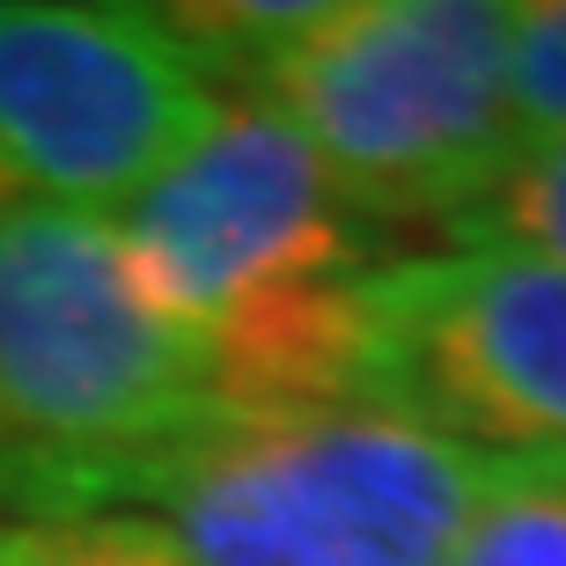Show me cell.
I'll return each mask as SVG.
<instances>
[{"instance_id": "6da1fadb", "label": "cell", "mask_w": 566, "mask_h": 566, "mask_svg": "<svg viewBox=\"0 0 566 566\" xmlns=\"http://www.w3.org/2000/svg\"><path fill=\"white\" fill-rule=\"evenodd\" d=\"M111 229L147 310L207 354L229 420L360 405V280L398 251L346 213L280 111L221 96Z\"/></svg>"}, {"instance_id": "7a4b0ae2", "label": "cell", "mask_w": 566, "mask_h": 566, "mask_svg": "<svg viewBox=\"0 0 566 566\" xmlns=\"http://www.w3.org/2000/svg\"><path fill=\"white\" fill-rule=\"evenodd\" d=\"M229 427L207 354L133 287L96 213L0 221V479L15 515L126 507L140 479Z\"/></svg>"}, {"instance_id": "3957f363", "label": "cell", "mask_w": 566, "mask_h": 566, "mask_svg": "<svg viewBox=\"0 0 566 566\" xmlns=\"http://www.w3.org/2000/svg\"><path fill=\"white\" fill-rule=\"evenodd\" d=\"M515 0H324L251 82L382 251L449 235L515 163Z\"/></svg>"}, {"instance_id": "277c9868", "label": "cell", "mask_w": 566, "mask_h": 566, "mask_svg": "<svg viewBox=\"0 0 566 566\" xmlns=\"http://www.w3.org/2000/svg\"><path fill=\"white\" fill-rule=\"evenodd\" d=\"M523 471L479 463L376 405L229 420L133 501L185 566H449Z\"/></svg>"}, {"instance_id": "5b68a950", "label": "cell", "mask_w": 566, "mask_h": 566, "mask_svg": "<svg viewBox=\"0 0 566 566\" xmlns=\"http://www.w3.org/2000/svg\"><path fill=\"white\" fill-rule=\"evenodd\" d=\"M360 405L479 463L566 479V273L493 243L382 258L360 280Z\"/></svg>"}, {"instance_id": "8992f818", "label": "cell", "mask_w": 566, "mask_h": 566, "mask_svg": "<svg viewBox=\"0 0 566 566\" xmlns=\"http://www.w3.org/2000/svg\"><path fill=\"white\" fill-rule=\"evenodd\" d=\"M213 111L221 88L177 52L155 8H0V221H118L213 126Z\"/></svg>"}, {"instance_id": "52a82bcc", "label": "cell", "mask_w": 566, "mask_h": 566, "mask_svg": "<svg viewBox=\"0 0 566 566\" xmlns=\"http://www.w3.org/2000/svg\"><path fill=\"white\" fill-rule=\"evenodd\" d=\"M0 566H185V552L140 507H74V515H8Z\"/></svg>"}, {"instance_id": "ba28073f", "label": "cell", "mask_w": 566, "mask_h": 566, "mask_svg": "<svg viewBox=\"0 0 566 566\" xmlns=\"http://www.w3.org/2000/svg\"><path fill=\"white\" fill-rule=\"evenodd\" d=\"M449 243H493V251L545 258V265L566 273V140L515 147L501 185L471 207V221Z\"/></svg>"}, {"instance_id": "9c48e42d", "label": "cell", "mask_w": 566, "mask_h": 566, "mask_svg": "<svg viewBox=\"0 0 566 566\" xmlns=\"http://www.w3.org/2000/svg\"><path fill=\"white\" fill-rule=\"evenodd\" d=\"M507 118H515V147L566 140V0H515Z\"/></svg>"}, {"instance_id": "30bf717a", "label": "cell", "mask_w": 566, "mask_h": 566, "mask_svg": "<svg viewBox=\"0 0 566 566\" xmlns=\"http://www.w3.org/2000/svg\"><path fill=\"white\" fill-rule=\"evenodd\" d=\"M449 566H566V479L507 485Z\"/></svg>"}, {"instance_id": "8fae6325", "label": "cell", "mask_w": 566, "mask_h": 566, "mask_svg": "<svg viewBox=\"0 0 566 566\" xmlns=\"http://www.w3.org/2000/svg\"><path fill=\"white\" fill-rule=\"evenodd\" d=\"M0 507H8V479H0Z\"/></svg>"}]
</instances>
